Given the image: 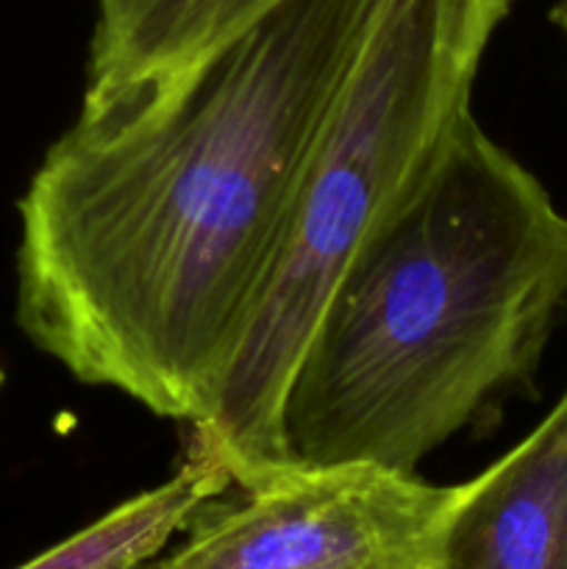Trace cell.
<instances>
[{
  "mask_svg": "<svg viewBox=\"0 0 567 569\" xmlns=\"http://www.w3.org/2000/svg\"><path fill=\"white\" fill-rule=\"evenodd\" d=\"M381 0H281L192 70L87 103L17 200L20 331L200 426Z\"/></svg>",
  "mask_w": 567,
  "mask_h": 569,
  "instance_id": "6da1fadb",
  "label": "cell"
},
{
  "mask_svg": "<svg viewBox=\"0 0 567 569\" xmlns=\"http://www.w3.org/2000/svg\"><path fill=\"white\" fill-rule=\"evenodd\" d=\"M565 309L567 214L470 114L328 298L284 398V470L415 476L534 376Z\"/></svg>",
  "mask_w": 567,
  "mask_h": 569,
  "instance_id": "7a4b0ae2",
  "label": "cell"
},
{
  "mask_svg": "<svg viewBox=\"0 0 567 569\" xmlns=\"http://www.w3.org/2000/svg\"><path fill=\"white\" fill-rule=\"evenodd\" d=\"M511 0H381L317 137L253 320L189 453L231 487L284 472L281 409L339 278L472 114L478 67Z\"/></svg>",
  "mask_w": 567,
  "mask_h": 569,
  "instance_id": "3957f363",
  "label": "cell"
},
{
  "mask_svg": "<svg viewBox=\"0 0 567 569\" xmlns=\"http://www.w3.org/2000/svg\"><path fill=\"white\" fill-rule=\"evenodd\" d=\"M459 487V483H456ZM456 487L370 465L284 470L211 500L142 569H398L434 561Z\"/></svg>",
  "mask_w": 567,
  "mask_h": 569,
  "instance_id": "277c9868",
  "label": "cell"
},
{
  "mask_svg": "<svg viewBox=\"0 0 567 569\" xmlns=\"http://www.w3.org/2000/svg\"><path fill=\"white\" fill-rule=\"evenodd\" d=\"M439 569H567V389L523 442L456 487Z\"/></svg>",
  "mask_w": 567,
  "mask_h": 569,
  "instance_id": "5b68a950",
  "label": "cell"
},
{
  "mask_svg": "<svg viewBox=\"0 0 567 569\" xmlns=\"http://www.w3.org/2000/svg\"><path fill=\"white\" fill-rule=\"evenodd\" d=\"M281 0H98L83 100L170 81L248 31Z\"/></svg>",
  "mask_w": 567,
  "mask_h": 569,
  "instance_id": "8992f818",
  "label": "cell"
},
{
  "mask_svg": "<svg viewBox=\"0 0 567 569\" xmlns=\"http://www.w3.org/2000/svg\"><path fill=\"white\" fill-rule=\"evenodd\" d=\"M228 487L231 478L220 467L187 456L181 470L159 487L122 500L14 569H142Z\"/></svg>",
  "mask_w": 567,
  "mask_h": 569,
  "instance_id": "52a82bcc",
  "label": "cell"
},
{
  "mask_svg": "<svg viewBox=\"0 0 567 569\" xmlns=\"http://www.w3.org/2000/svg\"><path fill=\"white\" fill-rule=\"evenodd\" d=\"M398 569H439L437 561H422V565H409V567H398Z\"/></svg>",
  "mask_w": 567,
  "mask_h": 569,
  "instance_id": "ba28073f",
  "label": "cell"
},
{
  "mask_svg": "<svg viewBox=\"0 0 567 569\" xmlns=\"http://www.w3.org/2000/svg\"><path fill=\"white\" fill-rule=\"evenodd\" d=\"M559 22L565 26V31H567V0H565V6H561V11H559Z\"/></svg>",
  "mask_w": 567,
  "mask_h": 569,
  "instance_id": "9c48e42d",
  "label": "cell"
},
{
  "mask_svg": "<svg viewBox=\"0 0 567 569\" xmlns=\"http://www.w3.org/2000/svg\"><path fill=\"white\" fill-rule=\"evenodd\" d=\"M3 381H6V376H3V367H0V387H3Z\"/></svg>",
  "mask_w": 567,
  "mask_h": 569,
  "instance_id": "30bf717a",
  "label": "cell"
}]
</instances>
